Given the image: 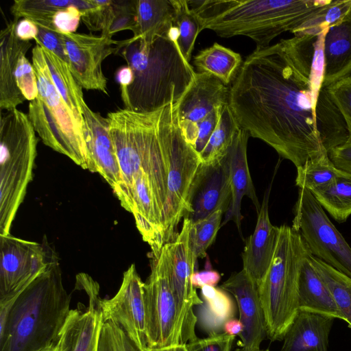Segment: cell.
I'll return each instance as SVG.
<instances>
[{"label":"cell","mask_w":351,"mask_h":351,"mask_svg":"<svg viewBox=\"0 0 351 351\" xmlns=\"http://www.w3.org/2000/svg\"><path fill=\"white\" fill-rule=\"evenodd\" d=\"M311 82L280 43L256 49L230 86L229 106L241 128L298 168L326 149Z\"/></svg>","instance_id":"obj_1"},{"label":"cell","mask_w":351,"mask_h":351,"mask_svg":"<svg viewBox=\"0 0 351 351\" xmlns=\"http://www.w3.org/2000/svg\"><path fill=\"white\" fill-rule=\"evenodd\" d=\"M178 38L174 26L150 44L132 38L119 41L121 55L134 74L132 83L121 93L125 109L152 112L182 98L195 72L181 53Z\"/></svg>","instance_id":"obj_2"},{"label":"cell","mask_w":351,"mask_h":351,"mask_svg":"<svg viewBox=\"0 0 351 351\" xmlns=\"http://www.w3.org/2000/svg\"><path fill=\"white\" fill-rule=\"evenodd\" d=\"M331 0H187L202 31L222 38L245 36L256 48L269 46L285 32L292 33Z\"/></svg>","instance_id":"obj_3"},{"label":"cell","mask_w":351,"mask_h":351,"mask_svg":"<svg viewBox=\"0 0 351 351\" xmlns=\"http://www.w3.org/2000/svg\"><path fill=\"white\" fill-rule=\"evenodd\" d=\"M71 299L56 255L16 299L0 332V351H39L56 346Z\"/></svg>","instance_id":"obj_4"},{"label":"cell","mask_w":351,"mask_h":351,"mask_svg":"<svg viewBox=\"0 0 351 351\" xmlns=\"http://www.w3.org/2000/svg\"><path fill=\"white\" fill-rule=\"evenodd\" d=\"M308 248L292 227H279L271 265L258 285L267 337L281 341L297 315L298 284L302 261Z\"/></svg>","instance_id":"obj_5"},{"label":"cell","mask_w":351,"mask_h":351,"mask_svg":"<svg viewBox=\"0 0 351 351\" xmlns=\"http://www.w3.org/2000/svg\"><path fill=\"white\" fill-rule=\"evenodd\" d=\"M27 114L17 108L0 116V235L12 221L32 180L38 138Z\"/></svg>","instance_id":"obj_6"},{"label":"cell","mask_w":351,"mask_h":351,"mask_svg":"<svg viewBox=\"0 0 351 351\" xmlns=\"http://www.w3.org/2000/svg\"><path fill=\"white\" fill-rule=\"evenodd\" d=\"M32 54L38 95L29 101L27 115L34 130L45 145L88 169L84 132L53 84L41 46L36 43Z\"/></svg>","instance_id":"obj_7"},{"label":"cell","mask_w":351,"mask_h":351,"mask_svg":"<svg viewBox=\"0 0 351 351\" xmlns=\"http://www.w3.org/2000/svg\"><path fill=\"white\" fill-rule=\"evenodd\" d=\"M160 130L167 168V197L164 212V241L172 242L184 217L191 186L202 163L199 154L184 138L177 103L162 108Z\"/></svg>","instance_id":"obj_8"},{"label":"cell","mask_w":351,"mask_h":351,"mask_svg":"<svg viewBox=\"0 0 351 351\" xmlns=\"http://www.w3.org/2000/svg\"><path fill=\"white\" fill-rule=\"evenodd\" d=\"M292 228L311 254L351 278V247L308 190L299 189Z\"/></svg>","instance_id":"obj_9"},{"label":"cell","mask_w":351,"mask_h":351,"mask_svg":"<svg viewBox=\"0 0 351 351\" xmlns=\"http://www.w3.org/2000/svg\"><path fill=\"white\" fill-rule=\"evenodd\" d=\"M148 349L181 343L179 308L173 293L167 269L165 248L152 256L151 273L144 282Z\"/></svg>","instance_id":"obj_10"},{"label":"cell","mask_w":351,"mask_h":351,"mask_svg":"<svg viewBox=\"0 0 351 351\" xmlns=\"http://www.w3.org/2000/svg\"><path fill=\"white\" fill-rule=\"evenodd\" d=\"M56 256L47 244L0 235V300L21 293Z\"/></svg>","instance_id":"obj_11"},{"label":"cell","mask_w":351,"mask_h":351,"mask_svg":"<svg viewBox=\"0 0 351 351\" xmlns=\"http://www.w3.org/2000/svg\"><path fill=\"white\" fill-rule=\"evenodd\" d=\"M190 223L189 219L184 218L176 238L164 245L169 281L180 311L182 344L197 338L195 331L197 317L193 307L203 303L191 281V276L196 271L197 261L189 244Z\"/></svg>","instance_id":"obj_12"},{"label":"cell","mask_w":351,"mask_h":351,"mask_svg":"<svg viewBox=\"0 0 351 351\" xmlns=\"http://www.w3.org/2000/svg\"><path fill=\"white\" fill-rule=\"evenodd\" d=\"M100 308L104 322L121 328L139 351L148 349L144 282L134 264L124 272L117 293L110 299H101Z\"/></svg>","instance_id":"obj_13"},{"label":"cell","mask_w":351,"mask_h":351,"mask_svg":"<svg viewBox=\"0 0 351 351\" xmlns=\"http://www.w3.org/2000/svg\"><path fill=\"white\" fill-rule=\"evenodd\" d=\"M69 60V67L77 83L86 90H99L108 95L107 78L102 62L119 51L116 41L106 36L62 34Z\"/></svg>","instance_id":"obj_14"},{"label":"cell","mask_w":351,"mask_h":351,"mask_svg":"<svg viewBox=\"0 0 351 351\" xmlns=\"http://www.w3.org/2000/svg\"><path fill=\"white\" fill-rule=\"evenodd\" d=\"M232 200L229 157L211 164L201 163L191 186L184 218L195 222L212 213H226Z\"/></svg>","instance_id":"obj_15"},{"label":"cell","mask_w":351,"mask_h":351,"mask_svg":"<svg viewBox=\"0 0 351 351\" xmlns=\"http://www.w3.org/2000/svg\"><path fill=\"white\" fill-rule=\"evenodd\" d=\"M230 87L208 73H195L189 86L177 102L180 127L193 147L198 135L197 123L215 108L229 104Z\"/></svg>","instance_id":"obj_16"},{"label":"cell","mask_w":351,"mask_h":351,"mask_svg":"<svg viewBox=\"0 0 351 351\" xmlns=\"http://www.w3.org/2000/svg\"><path fill=\"white\" fill-rule=\"evenodd\" d=\"M220 288L235 299L239 318L243 326L239 336L241 348L245 350L260 349L267 336L263 310L255 282L243 269L233 273Z\"/></svg>","instance_id":"obj_17"},{"label":"cell","mask_w":351,"mask_h":351,"mask_svg":"<svg viewBox=\"0 0 351 351\" xmlns=\"http://www.w3.org/2000/svg\"><path fill=\"white\" fill-rule=\"evenodd\" d=\"M82 110L85 123L88 170L99 173L115 193L121 183V171L108 119L90 110L85 101L82 104Z\"/></svg>","instance_id":"obj_18"},{"label":"cell","mask_w":351,"mask_h":351,"mask_svg":"<svg viewBox=\"0 0 351 351\" xmlns=\"http://www.w3.org/2000/svg\"><path fill=\"white\" fill-rule=\"evenodd\" d=\"M99 291L98 287L86 290L89 306L85 311L71 309L60 332L57 343L59 351H97L104 322Z\"/></svg>","instance_id":"obj_19"},{"label":"cell","mask_w":351,"mask_h":351,"mask_svg":"<svg viewBox=\"0 0 351 351\" xmlns=\"http://www.w3.org/2000/svg\"><path fill=\"white\" fill-rule=\"evenodd\" d=\"M249 137V133L240 128L228 152L232 200L221 225L222 227L230 221H232L236 224L242 239L241 224L243 216L241 213V207L243 197L247 196L252 200L257 214L261 206L256 196L247 164V145Z\"/></svg>","instance_id":"obj_20"},{"label":"cell","mask_w":351,"mask_h":351,"mask_svg":"<svg viewBox=\"0 0 351 351\" xmlns=\"http://www.w3.org/2000/svg\"><path fill=\"white\" fill-rule=\"evenodd\" d=\"M270 191L271 184L265 192L254 231L245 241L241 254L243 269L257 286L271 265L279 233V227L273 226L269 217Z\"/></svg>","instance_id":"obj_21"},{"label":"cell","mask_w":351,"mask_h":351,"mask_svg":"<svg viewBox=\"0 0 351 351\" xmlns=\"http://www.w3.org/2000/svg\"><path fill=\"white\" fill-rule=\"evenodd\" d=\"M328 28L317 34L295 35L279 42L294 66L309 80L317 99H319L323 88L325 70L324 43Z\"/></svg>","instance_id":"obj_22"},{"label":"cell","mask_w":351,"mask_h":351,"mask_svg":"<svg viewBox=\"0 0 351 351\" xmlns=\"http://www.w3.org/2000/svg\"><path fill=\"white\" fill-rule=\"evenodd\" d=\"M17 21H10L0 33L1 110L15 109L25 101L18 88L15 74L20 56L27 52L32 43L16 37L14 29Z\"/></svg>","instance_id":"obj_23"},{"label":"cell","mask_w":351,"mask_h":351,"mask_svg":"<svg viewBox=\"0 0 351 351\" xmlns=\"http://www.w3.org/2000/svg\"><path fill=\"white\" fill-rule=\"evenodd\" d=\"M334 319L330 316L299 310L284 336L280 351H328Z\"/></svg>","instance_id":"obj_24"},{"label":"cell","mask_w":351,"mask_h":351,"mask_svg":"<svg viewBox=\"0 0 351 351\" xmlns=\"http://www.w3.org/2000/svg\"><path fill=\"white\" fill-rule=\"evenodd\" d=\"M323 87L328 88L351 74V13L329 27L324 43Z\"/></svg>","instance_id":"obj_25"},{"label":"cell","mask_w":351,"mask_h":351,"mask_svg":"<svg viewBox=\"0 0 351 351\" xmlns=\"http://www.w3.org/2000/svg\"><path fill=\"white\" fill-rule=\"evenodd\" d=\"M308 250L302 263L298 284V308L335 319L343 317L325 283L309 260Z\"/></svg>","instance_id":"obj_26"},{"label":"cell","mask_w":351,"mask_h":351,"mask_svg":"<svg viewBox=\"0 0 351 351\" xmlns=\"http://www.w3.org/2000/svg\"><path fill=\"white\" fill-rule=\"evenodd\" d=\"M136 23L132 37L150 44L174 27L173 0H136Z\"/></svg>","instance_id":"obj_27"},{"label":"cell","mask_w":351,"mask_h":351,"mask_svg":"<svg viewBox=\"0 0 351 351\" xmlns=\"http://www.w3.org/2000/svg\"><path fill=\"white\" fill-rule=\"evenodd\" d=\"M203 303L198 306L197 322L208 335L223 332L227 322L235 316V304L228 292L221 288L204 286L201 289Z\"/></svg>","instance_id":"obj_28"},{"label":"cell","mask_w":351,"mask_h":351,"mask_svg":"<svg viewBox=\"0 0 351 351\" xmlns=\"http://www.w3.org/2000/svg\"><path fill=\"white\" fill-rule=\"evenodd\" d=\"M53 84L80 128L84 132L82 104L84 101L82 87L73 77L69 64L49 50L41 47Z\"/></svg>","instance_id":"obj_29"},{"label":"cell","mask_w":351,"mask_h":351,"mask_svg":"<svg viewBox=\"0 0 351 351\" xmlns=\"http://www.w3.org/2000/svg\"><path fill=\"white\" fill-rule=\"evenodd\" d=\"M243 63L241 55L215 43L199 51L193 64L199 73H210L229 85Z\"/></svg>","instance_id":"obj_30"},{"label":"cell","mask_w":351,"mask_h":351,"mask_svg":"<svg viewBox=\"0 0 351 351\" xmlns=\"http://www.w3.org/2000/svg\"><path fill=\"white\" fill-rule=\"evenodd\" d=\"M345 173L335 166L326 152L297 168L295 185L313 193L328 187Z\"/></svg>","instance_id":"obj_31"},{"label":"cell","mask_w":351,"mask_h":351,"mask_svg":"<svg viewBox=\"0 0 351 351\" xmlns=\"http://www.w3.org/2000/svg\"><path fill=\"white\" fill-rule=\"evenodd\" d=\"M313 267L328 289L343 317L351 328V278L310 253Z\"/></svg>","instance_id":"obj_32"},{"label":"cell","mask_w":351,"mask_h":351,"mask_svg":"<svg viewBox=\"0 0 351 351\" xmlns=\"http://www.w3.org/2000/svg\"><path fill=\"white\" fill-rule=\"evenodd\" d=\"M239 128L229 104L223 105L218 123L199 154L202 162L211 164L221 159L227 154Z\"/></svg>","instance_id":"obj_33"},{"label":"cell","mask_w":351,"mask_h":351,"mask_svg":"<svg viewBox=\"0 0 351 351\" xmlns=\"http://www.w3.org/2000/svg\"><path fill=\"white\" fill-rule=\"evenodd\" d=\"M313 194L338 222L346 221L351 215V174L346 172L332 184Z\"/></svg>","instance_id":"obj_34"},{"label":"cell","mask_w":351,"mask_h":351,"mask_svg":"<svg viewBox=\"0 0 351 351\" xmlns=\"http://www.w3.org/2000/svg\"><path fill=\"white\" fill-rule=\"evenodd\" d=\"M77 0H16L10 8L14 20L29 19L38 26L55 30L52 18L54 14L75 4Z\"/></svg>","instance_id":"obj_35"},{"label":"cell","mask_w":351,"mask_h":351,"mask_svg":"<svg viewBox=\"0 0 351 351\" xmlns=\"http://www.w3.org/2000/svg\"><path fill=\"white\" fill-rule=\"evenodd\" d=\"M173 3L176 8L174 26L178 31V44L184 58L189 62L196 38L202 31L200 22L191 10L187 0H173Z\"/></svg>","instance_id":"obj_36"},{"label":"cell","mask_w":351,"mask_h":351,"mask_svg":"<svg viewBox=\"0 0 351 351\" xmlns=\"http://www.w3.org/2000/svg\"><path fill=\"white\" fill-rule=\"evenodd\" d=\"M221 210H217L208 217L190 223L189 244L192 254L197 261L198 258L206 256V250L215 241L217 232L221 228Z\"/></svg>","instance_id":"obj_37"},{"label":"cell","mask_w":351,"mask_h":351,"mask_svg":"<svg viewBox=\"0 0 351 351\" xmlns=\"http://www.w3.org/2000/svg\"><path fill=\"white\" fill-rule=\"evenodd\" d=\"M351 13V0H331L322 10L304 23L292 34H317L325 28L334 25Z\"/></svg>","instance_id":"obj_38"},{"label":"cell","mask_w":351,"mask_h":351,"mask_svg":"<svg viewBox=\"0 0 351 351\" xmlns=\"http://www.w3.org/2000/svg\"><path fill=\"white\" fill-rule=\"evenodd\" d=\"M95 7L82 12V20L90 31H101L103 36H109V30L114 17L113 1L92 0Z\"/></svg>","instance_id":"obj_39"},{"label":"cell","mask_w":351,"mask_h":351,"mask_svg":"<svg viewBox=\"0 0 351 351\" xmlns=\"http://www.w3.org/2000/svg\"><path fill=\"white\" fill-rule=\"evenodd\" d=\"M97 351H139L128 336L111 322H104L101 328Z\"/></svg>","instance_id":"obj_40"},{"label":"cell","mask_w":351,"mask_h":351,"mask_svg":"<svg viewBox=\"0 0 351 351\" xmlns=\"http://www.w3.org/2000/svg\"><path fill=\"white\" fill-rule=\"evenodd\" d=\"M94 7L92 0H77L75 4L56 12L52 18L55 30L61 34L75 33L82 12Z\"/></svg>","instance_id":"obj_41"},{"label":"cell","mask_w":351,"mask_h":351,"mask_svg":"<svg viewBox=\"0 0 351 351\" xmlns=\"http://www.w3.org/2000/svg\"><path fill=\"white\" fill-rule=\"evenodd\" d=\"M25 54L23 53L19 59L16 82L25 100L31 101L36 99L38 95V80L35 69Z\"/></svg>","instance_id":"obj_42"},{"label":"cell","mask_w":351,"mask_h":351,"mask_svg":"<svg viewBox=\"0 0 351 351\" xmlns=\"http://www.w3.org/2000/svg\"><path fill=\"white\" fill-rule=\"evenodd\" d=\"M327 88L346 121L349 134L346 143H351V76L337 82Z\"/></svg>","instance_id":"obj_43"},{"label":"cell","mask_w":351,"mask_h":351,"mask_svg":"<svg viewBox=\"0 0 351 351\" xmlns=\"http://www.w3.org/2000/svg\"><path fill=\"white\" fill-rule=\"evenodd\" d=\"M114 17L109 30L112 36L122 30L129 29L134 32L136 23V0L113 1Z\"/></svg>","instance_id":"obj_44"},{"label":"cell","mask_w":351,"mask_h":351,"mask_svg":"<svg viewBox=\"0 0 351 351\" xmlns=\"http://www.w3.org/2000/svg\"><path fill=\"white\" fill-rule=\"evenodd\" d=\"M235 336L226 332L196 338L186 344L189 351H231Z\"/></svg>","instance_id":"obj_45"},{"label":"cell","mask_w":351,"mask_h":351,"mask_svg":"<svg viewBox=\"0 0 351 351\" xmlns=\"http://www.w3.org/2000/svg\"><path fill=\"white\" fill-rule=\"evenodd\" d=\"M38 28L36 43L56 54L69 66V60L62 34L41 26H38Z\"/></svg>","instance_id":"obj_46"},{"label":"cell","mask_w":351,"mask_h":351,"mask_svg":"<svg viewBox=\"0 0 351 351\" xmlns=\"http://www.w3.org/2000/svg\"><path fill=\"white\" fill-rule=\"evenodd\" d=\"M222 106L215 108L206 118L197 123L198 135L194 149L199 155L204 149L218 123Z\"/></svg>","instance_id":"obj_47"},{"label":"cell","mask_w":351,"mask_h":351,"mask_svg":"<svg viewBox=\"0 0 351 351\" xmlns=\"http://www.w3.org/2000/svg\"><path fill=\"white\" fill-rule=\"evenodd\" d=\"M328 154L337 169L351 174V143H346L343 145L335 147Z\"/></svg>","instance_id":"obj_48"},{"label":"cell","mask_w":351,"mask_h":351,"mask_svg":"<svg viewBox=\"0 0 351 351\" xmlns=\"http://www.w3.org/2000/svg\"><path fill=\"white\" fill-rule=\"evenodd\" d=\"M220 278L221 276L218 271L206 269L194 272L191 276V281L196 289H202L206 285L215 287L219 282Z\"/></svg>","instance_id":"obj_49"},{"label":"cell","mask_w":351,"mask_h":351,"mask_svg":"<svg viewBox=\"0 0 351 351\" xmlns=\"http://www.w3.org/2000/svg\"><path fill=\"white\" fill-rule=\"evenodd\" d=\"M14 32L19 39L23 41H29L32 39H36L38 28L33 21L27 19H22L16 22Z\"/></svg>","instance_id":"obj_50"},{"label":"cell","mask_w":351,"mask_h":351,"mask_svg":"<svg viewBox=\"0 0 351 351\" xmlns=\"http://www.w3.org/2000/svg\"><path fill=\"white\" fill-rule=\"evenodd\" d=\"M115 76L118 83L120 84L121 93L126 90L134 80L133 71L128 66L120 67L117 71Z\"/></svg>","instance_id":"obj_51"},{"label":"cell","mask_w":351,"mask_h":351,"mask_svg":"<svg viewBox=\"0 0 351 351\" xmlns=\"http://www.w3.org/2000/svg\"><path fill=\"white\" fill-rule=\"evenodd\" d=\"M243 330V326L239 319H232L227 322L223 327V332L232 336H239Z\"/></svg>","instance_id":"obj_52"},{"label":"cell","mask_w":351,"mask_h":351,"mask_svg":"<svg viewBox=\"0 0 351 351\" xmlns=\"http://www.w3.org/2000/svg\"><path fill=\"white\" fill-rule=\"evenodd\" d=\"M146 351H189L186 344H175L159 348L147 349Z\"/></svg>","instance_id":"obj_53"},{"label":"cell","mask_w":351,"mask_h":351,"mask_svg":"<svg viewBox=\"0 0 351 351\" xmlns=\"http://www.w3.org/2000/svg\"><path fill=\"white\" fill-rule=\"evenodd\" d=\"M236 351H269V349H264V350H262V349H256V350H245V349H243L242 348L237 350Z\"/></svg>","instance_id":"obj_54"},{"label":"cell","mask_w":351,"mask_h":351,"mask_svg":"<svg viewBox=\"0 0 351 351\" xmlns=\"http://www.w3.org/2000/svg\"><path fill=\"white\" fill-rule=\"evenodd\" d=\"M56 345L54 346H50V347H47L46 348H44L43 350H40L39 351H53L55 348H56Z\"/></svg>","instance_id":"obj_55"},{"label":"cell","mask_w":351,"mask_h":351,"mask_svg":"<svg viewBox=\"0 0 351 351\" xmlns=\"http://www.w3.org/2000/svg\"><path fill=\"white\" fill-rule=\"evenodd\" d=\"M53 351H59V350H58V345H57V344H56V348H55V349H54V350H53Z\"/></svg>","instance_id":"obj_56"}]
</instances>
